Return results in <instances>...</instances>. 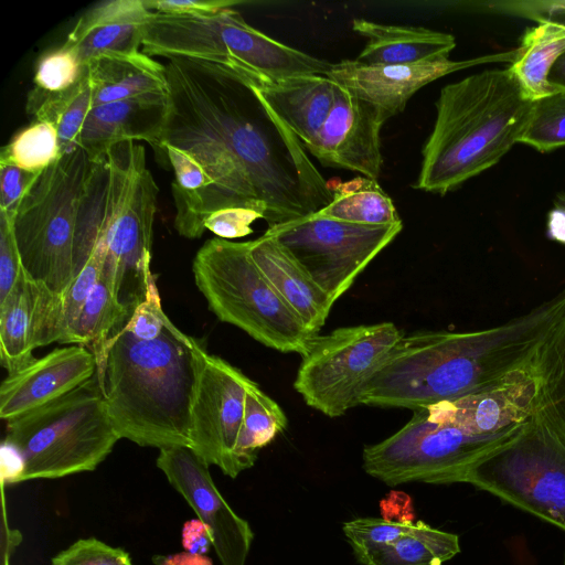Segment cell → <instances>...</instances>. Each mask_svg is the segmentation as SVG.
Masks as SVG:
<instances>
[{"label":"cell","instance_id":"obj_20","mask_svg":"<svg viewBox=\"0 0 565 565\" xmlns=\"http://www.w3.org/2000/svg\"><path fill=\"white\" fill-rule=\"evenodd\" d=\"M152 13L145 0L99 2L82 14L63 45L84 65L104 54L139 52Z\"/></svg>","mask_w":565,"mask_h":565},{"label":"cell","instance_id":"obj_17","mask_svg":"<svg viewBox=\"0 0 565 565\" xmlns=\"http://www.w3.org/2000/svg\"><path fill=\"white\" fill-rule=\"evenodd\" d=\"M386 120L379 108L334 83L329 116L305 148L324 167L350 170L376 180L383 164L380 132Z\"/></svg>","mask_w":565,"mask_h":565},{"label":"cell","instance_id":"obj_45","mask_svg":"<svg viewBox=\"0 0 565 565\" xmlns=\"http://www.w3.org/2000/svg\"><path fill=\"white\" fill-rule=\"evenodd\" d=\"M182 545L186 552L204 555L212 547L207 525L200 519L185 522L182 530Z\"/></svg>","mask_w":565,"mask_h":565},{"label":"cell","instance_id":"obj_42","mask_svg":"<svg viewBox=\"0 0 565 565\" xmlns=\"http://www.w3.org/2000/svg\"><path fill=\"white\" fill-rule=\"evenodd\" d=\"M263 214L249 209H226L210 215L205 222V230L223 239H233L253 233L252 224Z\"/></svg>","mask_w":565,"mask_h":565},{"label":"cell","instance_id":"obj_6","mask_svg":"<svg viewBox=\"0 0 565 565\" xmlns=\"http://www.w3.org/2000/svg\"><path fill=\"white\" fill-rule=\"evenodd\" d=\"M142 52L215 64L257 89L291 77L326 75L332 65L258 31L234 8L204 14L153 12Z\"/></svg>","mask_w":565,"mask_h":565},{"label":"cell","instance_id":"obj_27","mask_svg":"<svg viewBox=\"0 0 565 565\" xmlns=\"http://www.w3.org/2000/svg\"><path fill=\"white\" fill-rule=\"evenodd\" d=\"M132 312L117 300L109 282L100 274L98 282L60 343L89 349L98 367L109 340L126 324Z\"/></svg>","mask_w":565,"mask_h":565},{"label":"cell","instance_id":"obj_31","mask_svg":"<svg viewBox=\"0 0 565 565\" xmlns=\"http://www.w3.org/2000/svg\"><path fill=\"white\" fill-rule=\"evenodd\" d=\"M537 414L565 441V315L537 350Z\"/></svg>","mask_w":565,"mask_h":565},{"label":"cell","instance_id":"obj_9","mask_svg":"<svg viewBox=\"0 0 565 565\" xmlns=\"http://www.w3.org/2000/svg\"><path fill=\"white\" fill-rule=\"evenodd\" d=\"M90 164L79 147L62 154L40 173L11 218L23 271L57 295L78 275V207Z\"/></svg>","mask_w":565,"mask_h":565},{"label":"cell","instance_id":"obj_35","mask_svg":"<svg viewBox=\"0 0 565 565\" xmlns=\"http://www.w3.org/2000/svg\"><path fill=\"white\" fill-rule=\"evenodd\" d=\"M86 65L75 52L62 45L44 53L36 63L34 88L47 93H62L76 85L83 77Z\"/></svg>","mask_w":565,"mask_h":565},{"label":"cell","instance_id":"obj_7","mask_svg":"<svg viewBox=\"0 0 565 565\" xmlns=\"http://www.w3.org/2000/svg\"><path fill=\"white\" fill-rule=\"evenodd\" d=\"M119 439L95 374L67 394L8 420L3 443L23 459L22 482L95 470Z\"/></svg>","mask_w":565,"mask_h":565},{"label":"cell","instance_id":"obj_26","mask_svg":"<svg viewBox=\"0 0 565 565\" xmlns=\"http://www.w3.org/2000/svg\"><path fill=\"white\" fill-rule=\"evenodd\" d=\"M34 282L21 270L19 278L0 302V363L12 373L31 363L34 347Z\"/></svg>","mask_w":565,"mask_h":565},{"label":"cell","instance_id":"obj_11","mask_svg":"<svg viewBox=\"0 0 565 565\" xmlns=\"http://www.w3.org/2000/svg\"><path fill=\"white\" fill-rule=\"evenodd\" d=\"M465 483L565 532V441L537 412L523 433L476 462Z\"/></svg>","mask_w":565,"mask_h":565},{"label":"cell","instance_id":"obj_16","mask_svg":"<svg viewBox=\"0 0 565 565\" xmlns=\"http://www.w3.org/2000/svg\"><path fill=\"white\" fill-rule=\"evenodd\" d=\"M515 54L516 49L462 61L448 57L411 65H369L358 60H342L332 63L326 76L390 119L402 113L411 97L428 83L479 64L512 62Z\"/></svg>","mask_w":565,"mask_h":565},{"label":"cell","instance_id":"obj_2","mask_svg":"<svg viewBox=\"0 0 565 565\" xmlns=\"http://www.w3.org/2000/svg\"><path fill=\"white\" fill-rule=\"evenodd\" d=\"M564 315L565 288L487 329L403 335L364 385L360 404L416 411L533 367L539 348Z\"/></svg>","mask_w":565,"mask_h":565},{"label":"cell","instance_id":"obj_23","mask_svg":"<svg viewBox=\"0 0 565 565\" xmlns=\"http://www.w3.org/2000/svg\"><path fill=\"white\" fill-rule=\"evenodd\" d=\"M278 118L307 147L333 105L334 82L326 75H303L257 89Z\"/></svg>","mask_w":565,"mask_h":565},{"label":"cell","instance_id":"obj_49","mask_svg":"<svg viewBox=\"0 0 565 565\" xmlns=\"http://www.w3.org/2000/svg\"><path fill=\"white\" fill-rule=\"evenodd\" d=\"M548 81L557 90L565 92V53L552 67Z\"/></svg>","mask_w":565,"mask_h":565},{"label":"cell","instance_id":"obj_43","mask_svg":"<svg viewBox=\"0 0 565 565\" xmlns=\"http://www.w3.org/2000/svg\"><path fill=\"white\" fill-rule=\"evenodd\" d=\"M152 12L163 14H204L239 4L231 0H145Z\"/></svg>","mask_w":565,"mask_h":565},{"label":"cell","instance_id":"obj_41","mask_svg":"<svg viewBox=\"0 0 565 565\" xmlns=\"http://www.w3.org/2000/svg\"><path fill=\"white\" fill-rule=\"evenodd\" d=\"M22 270L12 221L0 212V302L15 285Z\"/></svg>","mask_w":565,"mask_h":565},{"label":"cell","instance_id":"obj_4","mask_svg":"<svg viewBox=\"0 0 565 565\" xmlns=\"http://www.w3.org/2000/svg\"><path fill=\"white\" fill-rule=\"evenodd\" d=\"M158 193L143 146L125 141L92 160L79 201L78 271L100 249L102 276L130 311L158 289L151 271Z\"/></svg>","mask_w":565,"mask_h":565},{"label":"cell","instance_id":"obj_47","mask_svg":"<svg viewBox=\"0 0 565 565\" xmlns=\"http://www.w3.org/2000/svg\"><path fill=\"white\" fill-rule=\"evenodd\" d=\"M152 562L156 565H213L207 556L186 551L168 556L156 555Z\"/></svg>","mask_w":565,"mask_h":565},{"label":"cell","instance_id":"obj_37","mask_svg":"<svg viewBox=\"0 0 565 565\" xmlns=\"http://www.w3.org/2000/svg\"><path fill=\"white\" fill-rule=\"evenodd\" d=\"M51 565H132L129 554L97 539H81L55 555Z\"/></svg>","mask_w":565,"mask_h":565},{"label":"cell","instance_id":"obj_44","mask_svg":"<svg viewBox=\"0 0 565 565\" xmlns=\"http://www.w3.org/2000/svg\"><path fill=\"white\" fill-rule=\"evenodd\" d=\"M382 519L391 522L413 523L412 499L404 492L392 491L381 501Z\"/></svg>","mask_w":565,"mask_h":565},{"label":"cell","instance_id":"obj_34","mask_svg":"<svg viewBox=\"0 0 565 565\" xmlns=\"http://www.w3.org/2000/svg\"><path fill=\"white\" fill-rule=\"evenodd\" d=\"M519 142L540 152L565 147V92L533 102L530 118Z\"/></svg>","mask_w":565,"mask_h":565},{"label":"cell","instance_id":"obj_30","mask_svg":"<svg viewBox=\"0 0 565 565\" xmlns=\"http://www.w3.org/2000/svg\"><path fill=\"white\" fill-rule=\"evenodd\" d=\"M331 189L332 201L316 214L360 225L403 223L392 199L375 179L356 177Z\"/></svg>","mask_w":565,"mask_h":565},{"label":"cell","instance_id":"obj_48","mask_svg":"<svg viewBox=\"0 0 565 565\" xmlns=\"http://www.w3.org/2000/svg\"><path fill=\"white\" fill-rule=\"evenodd\" d=\"M547 228L553 239L565 243V210L555 207L551 211Z\"/></svg>","mask_w":565,"mask_h":565},{"label":"cell","instance_id":"obj_14","mask_svg":"<svg viewBox=\"0 0 565 565\" xmlns=\"http://www.w3.org/2000/svg\"><path fill=\"white\" fill-rule=\"evenodd\" d=\"M254 383L239 369L210 354L202 345L191 406L190 447L231 478L242 472L236 449L246 393Z\"/></svg>","mask_w":565,"mask_h":565},{"label":"cell","instance_id":"obj_28","mask_svg":"<svg viewBox=\"0 0 565 565\" xmlns=\"http://www.w3.org/2000/svg\"><path fill=\"white\" fill-rule=\"evenodd\" d=\"M92 108L93 85L87 67L73 87L57 94L33 88L26 102V109L34 120L47 121L56 129L61 154L78 148L79 135Z\"/></svg>","mask_w":565,"mask_h":565},{"label":"cell","instance_id":"obj_24","mask_svg":"<svg viewBox=\"0 0 565 565\" xmlns=\"http://www.w3.org/2000/svg\"><path fill=\"white\" fill-rule=\"evenodd\" d=\"M86 67L93 85V108L116 100L168 93L166 65L142 51L104 54L90 60Z\"/></svg>","mask_w":565,"mask_h":565},{"label":"cell","instance_id":"obj_22","mask_svg":"<svg viewBox=\"0 0 565 565\" xmlns=\"http://www.w3.org/2000/svg\"><path fill=\"white\" fill-rule=\"evenodd\" d=\"M352 30L366 39L356 60L369 65H411L448 58L454 35L423 26L354 19Z\"/></svg>","mask_w":565,"mask_h":565},{"label":"cell","instance_id":"obj_33","mask_svg":"<svg viewBox=\"0 0 565 565\" xmlns=\"http://www.w3.org/2000/svg\"><path fill=\"white\" fill-rule=\"evenodd\" d=\"M61 156L58 135L54 126L44 120H34L18 131L1 149L0 163L41 173Z\"/></svg>","mask_w":565,"mask_h":565},{"label":"cell","instance_id":"obj_8","mask_svg":"<svg viewBox=\"0 0 565 565\" xmlns=\"http://www.w3.org/2000/svg\"><path fill=\"white\" fill-rule=\"evenodd\" d=\"M192 271L209 309L257 342L282 353L308 351L310 332L266 279L249 253V241L214 237L196 252Z\"/></svg>","mask_w":565,"mask_h":565},{"label":"cell","instance_id":"obj_36","mask_svg":"<svg viewBox=\"0 0 565 565\" xmlns=\"http://www.w3.org/2000/svg\"><path fill=\"white\" fill-rule=\"evenodd\" d=\"M414 523L391 522L376 518H359L343 524V533L358 559L396 540Z\"/></svg>","mask_w":565,"mask_h":565},{"label":"cell","instance_id":"obj_39","mask_svg":"<svg viewBox=\"0 0 565 565\" xmlns=\"http://www.w3.org/2000/svg\"><path fill=\"white\" fill-rule=\"evenodd\" d=\"M488 6L494 12L565 26V0L493 1Z\"/></svg>","mask_w":565,"mask_h":565},{"label":"cell","instance_id":"obj_38","mask_svg":"<svg viewBox=\"0 0 565 565\" xmlns=\"http://www.w3.org/2000/svg\"><path fill=\"white\" fill-rule=\"evenodd\" d=\"M102 267L103 254L102 250L96 249L82 271L61 295L64 333L76 319L95 285L98 282Z\"/></svg>","mask_w":565,"mask_h":565},{"label":"cell","instance_id":"obj_15","mask_svg":"<svg viewBox=\"0 0 565 565\" xmlns=\"http://www.w3.org/2000/svg\"><path fill=\"white\" fill-rule=\"evenodd\" d=\"M157 467L207 525L221 564L245 565L254 533L216 488L210 465L191 447L178 445L159 449Z\"/></svg>","mask_w":565,"mask_h":565},{"label":"cell","instance_id":"obj_5","mask_svg":"<svg viewBox=\"0 0 565 565\" xmlns=\"http://www.w3.org/2000/svg\"><path fill=\"white\" fill-rule=\"evenodd\" d=\"M532 107L508 68L445 85L413 186L444 195L493 167L519 142Z\"/></svg>","mask_w":565,"mask_h":565},{"label":"cell","instance_id":"obj_13","mask_svg":"<svg viewBox=\"0 0 565 565\" xmlns=\"http://www.w3.org/2000/svg\"><path fill=\"white\" fill-rule=\"evenodd\" d=\"M403 230L393 225H360L316 213L268 226L273 236L335 302L358 276Z\"/></svg>","mask_w":565,"mask_h":565},{"label":"cell","instance_id":"obj_10","mask_svg":"<svg viewBox=\"0 0 565 565\" xmlns=\"http://www.w3.org/2000/svg\"><path fill=\"white\" fill-rule=\"evenodd\" d=\"M520 434H477L455 424L435 422L419 408L396 433L364 447L363 469L388 486L465 482L476 462Z\"/></svg>","mask_w":565,"mask_h":565},{"label":"cell","instance_id":"obj_25","mask_svg":"<svg viewBox=\"0 0 565 565\" xmlns=\"http://www.w3.org/2000/svg\"><path fill=\"white\" fill-rule=\"evenodd\" d=\"M565 53V26L540 22L523 33L516 54L508 68L532 102L557 90L548 81L556 61Z\"/></svg>","mask_w":565,"mask_h":565},{"label":"cell","instance_id":"obj_18","mask_svg":"<svg viewBox=\"0 0 565 565\" xmlns=\"http://www.w3.org/2000/svg\"><path fill=\"white\" fill-rule=\"evenodd\" d=\"M94 353L83 345L57 348L8 373L0 386V417L13 419L78 387L96 374Z\"/></svg>","mask_w":565,"mask_h":565},{"label":"cell","instance_id":"obj_12","mask_svg":"<svg viewBox=\"0 0 565 565\" xmlns=\"http://www.w3.org/2000/svg\"><path fill=\"white\" fill-rule=\"evenodd\" d=\"M403 335L393 322L317 334L301 356L294 388L308 406L328 417H340L360 405L364 385Z\"/></svg>","mask_w":565,"mask_h":565},{"label":"cell","instance_id":"obj_19","mask_svg":"<svg viewBox=\"0 0 565 565\" xmlns=\"http://www.w3.org/2000/svg\"><path fill=\"white\" fill-rule=\"evenodd\" d=\"M168 116V93L150 94L92 108L78 139L92 160L125 141H146L161 150Z\"/></svg>","mask_w":565,"mask_h":565},{"label":"cell","instance_id":"obj_21","mask_svg":"<svg viewBox=\"0 0 565 565\" xmlns=\"http://www.w3.org/2000/svg\"><path fill=\"white\" fill-rule=\"evenodd\" d=\"M259 270L289 309L313 334H319L334 302L300 264L270 235L249 241Z\"/></svg>","mask_w":565,"mask_h":565},{"label":"cell","instance_id":"obj_1","mask_svg":"<svg viewBox=\"0 0 565 565\" xmlns=\"http://www.w3.org/2000/svg\"><path fill=\"white\" fill-rule=\"evenodd\" d=\"M168 116L160 146L202 169L206 189L174 218L178 233L199 238L210 215L226 209L263 214L268 226L327 206L332 189L303 145L252 84L218 65L175 57L166 64Z\"/></svg>","mask_w":565,"mask_h":565},{"label":"cell","instance_id":"obj_40","mask_svg":"<svg viewBox=\"0 0 565 565\" xmlns=\"http://www.w3.org/2000/svg\"><path fill=\"white\" fill-rule=\"evenodd\" d=\"M40 173L0 163V212L12 218Z\"/></svg>","mask_w":565,"mask_h":565},{"label":"cell","instance_id":"obj_46","mask_svg":"<svg viewBox=\"0 0 565 565\" xmlns=\"http://www.w3.org/2000/svg\"><path fill=\"white\" fill-rule=\"evenodd\" d=\"M24 471L20 454L6 443L1 447V478L6 483H19Z\"/></svg>","mask_w":565,"mask_h":565},{"label":"cell","instance_id":"obj_32","mask_svg":"<svg viewBox=\"0 0 565 565\" xmlns=\"http://www.w3.org/2000/svg\"><path fill=\"white\" fill-rule=\"evenodd\" d=\"M288 419L280 405L254 383L246 393L244 418L237 441L241 471L254 466L258 452L287 427Z\"/></svg>","mask_w":565,"mask_h":565},{"label":"cell","instance_id":"obj_50","mask_svg":"<svg viewBox=\"0 0 565 565\" xmlns=\"http://www.w3.org/2000/svg\"><path fill=\"white\" fill-rule=\"evenodd\" d=\"M564 565H565V556H564Z\"/></svg>","mask_w":565,"mask_h":565},{"label":"cell","instance_id":"obj_29","mask_svg":"<svg viewBox=\"0 0 565 565\" xmlns=\"http://www.w3.org/2000/svg\"><path fill=\"white\" fill-rule=\"evenodd\" d=\"M460 552L457 534L419 520L393 542L358 559L362 565H441Z\"/></svg>","mask_w":565,"mask_h":565},{"label":"cell","instance_id":"obj_3","mask_svg":"<svg viewBox=\"0 0 565 565\" xmlns=\"http://www.w3.org/2000/svg\"><path fill=\"white\" fill-rule=\"evenodd\" d=\"M201 348L164 313L158 289L134 310L96 371L120 438L159 449L190 447Z\"/></svg>","mask_w":565,"mask_h":565}]
</instances>
